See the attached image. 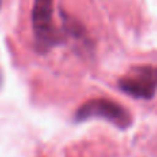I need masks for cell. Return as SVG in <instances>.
<instances>
[{
    "mask_svg": "<svg viewBox=\"0 0 157 157\" xmlns=\"http://www.w3.org/2000/svg\"><path fill=\"white\" fill-rule=\"evenodd\" d=\"M90 119L108 120L120 128H127L132 123L130 112L116 101L108 99V98H94V99L87 101L75 113L76 121H84Z\"/></svg>",
    "mask_w": 157,
    "mask_h": 157,
    "instance_id": "2",
    "label": "cell"
},
{
    "mask_svg": "<svg viewBox=\"0 0 157 157\" xmlns=\"http://www.w3.org/2000/svg\"><path fill=\"white\" fill-rule=\"evenodd\" d=\"M0 83H2V72H0Z\"/></svg>",
    "mask_w": 157,
    "mask_h": 157,
    "instance_id": "4",
    "label": "cell"
},
{
    "mask_svg": "<svg viewBox=\"0 0 157 157\" xmlns=\"http://www.w3.org/2000/svg\"><path fill=\"white\" fill-rule=\"evenodd\" d=\"M54 0H35L32 8V28L36 48L39 52H47L52 47L62 43L63 36L59 33L52 19Z\"/></svg>",
    "mask_w": 157,
    "mask_h": 157,
    "instance_id": "1",
    "label": "cell"
},
{
    "mask_svg": "<svg viewBox=\"0 0 157 157\" xmlns=\"http://www.w3.org/2000/svg\"><path fill=\"white\" fill-rule=\"evenodd\" d=\"M0 6H2V2H0Z\"/></svg>",
    "mask_w": 157,
    "mask_h": 157,
    "instance_id": "5",
    "label": "cell"
},
{
    "mask_svg": "<svg viewBox=\"0 0 157 157\" xmlns=\"http://www.w3.org/2000/svg\"><path fill=\"white\" fill-rule=\"evenodd\" d=\"M119 88L136 99H152L157 91V66H132L119 78Z\"/></svg>",
    "mask_w": 157,
    "mask_h": 157,
    "instance_id": "3",
    "label": "cell"
}]
</instances>
